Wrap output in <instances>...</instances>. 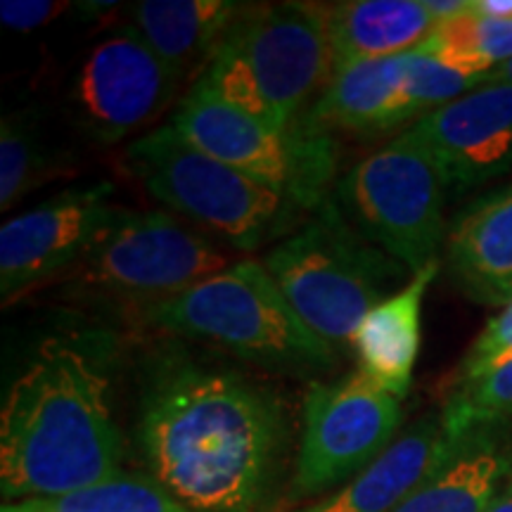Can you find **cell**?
<instances>
[{"mask_svg": "<svg viewBox=\"0 0 512 512\" xmlns=\"http://www.w3.org/2000/svg\"><path fill=\"white\" fill-rule=\"evenodd\" d=\"M17 512H192L155 479L121 475L57 498L8 503Z\"/></svg>", "mask_w": 512, "mask_h": 512, "instance_id": "44dd1931", "label": "cell"}, {"mask_svg": "<svg viewBox=\"0 0 512 512\" xmlns=\"http://www.w3.org/2000/svg\"><path fill=\"white\" fill-rule=\"evenodd\" d=\"M226 268L221 249L164 211L119 209L69 275L81 297L145 311Z\"/></svg>", "mask_w": 512, "mask_h": 512, "instance_id": "ba28073f", "label": "cell"}, {"mask_svg": "<svg viewBox=\"0 0 512 512\" xmlns=\"http://www.w3.org/2000/svg\"><path fill=\"white\" fill-rule=\"evenodd\" d=\"M484 83H510V86H512V60L501 64V67H496L494 72L486 76ZM484 83H482V86H484Z\"/></svg>", "mask_w": 512, "mask_h": 512, "instance_id": "83f0119b", "label": "cell"}, {"mask_svg": "<svg viewBox=\"0 0 512 512\" xmlns=\"http://www.w3.org/2000/svg\"><path fill=\"white\" fill-rule=\"evenodd\" d=\"M486 512H512V482H508V486L498 494V498Z\"/></svg>", "mask_w": 512, "mask_h": 512, "instance_id": "4316f807", "label": "cell"}, {"mask_svg": "<svg viewBox=\"0 0 512 512\" xmlns=\"http://www.w3.org/2000/svg\"><path fill=\"white\" fill-rule=\"evenodd\" d=\"M169 124L197 150L280 192L297 209L316 211L328 200L335 138L306 114L278 131L195 83Z\"/></svg>", "mask_w": 512, "mask_h": 512, "instance_id": "8992f818", "label": "cell"}, {"mask_svg": "<svg viewBox=\"0 0 512 512\" xmlns=\"http://www.w3.org/2000/svg\"><path fill=\"white\" fill-rule=\"evenodd\" d=\"M475 427L394 512H486L508 486L512 460L494 434Z\"/></svg>", "mask_w": 512, "mask_h": 512, "instance_id": "ac0fdd59", "label": "cell"}, {"mask_svg": "<svg viewBox=\"0 0 512 512\" xmlns=\"http://www.w3.org/2000/svg\"><path fill=\"white\" fill-rule=\"evenodd\" d=\"M240 10L228 0H143L133 8V29L181 81L214 57Z\"/></svg>", "mask_w": 512, "mask_h": 512, "instance_id": "ffe728a7", "label": "cell"}, {"mask_svg": "<svg viewBox=\"0 0 512 512\" xmlns=\"http://www.w3.org/2000/svg\"><path fill=\"white\" fill-rule=\"evenodd\" d=\"M62 10L64 3H48V0H3L0 19L5 27L15 31H31L50 22Z\"/></svg>", "mask_w": 512, "mask_h": 512, "instance_id": "484cf974", "label": "cell"}, {"mask_svg": "<svg viewBox=\"0 0 512 512\" xmlns=\"http://www.w3.org/2000/svg\"><path fill=\"white\" fill-rule=\"evenodd\" d=\"M138 437L155 482L185 508L256 512L283 451V406L249 377L169 349L147 368Z\"/></svg>", "mask_w": 512, "mask_h": 512, "instance_id": "6da1fadb", "label": "cell"}, {"mask_svg": "<svg viewBox=\"0 0 512 512\" xmlns=\"http://www.w3.org/2000/svg\"><path fill=\"white\" fill-rule=\"evenodd\" d=\"M460 437L448 432L441 415H425L366 470L299 512H394L451 456Z\"/></svg>", "mask_w": 512, "mask_h": 512, "instance_id": "5bb4252c", "label": "cell"}, {"mask_svg": "<svg viewBox=\"0 0 512 512\" xmlns=\"http://www.w3.org/2000/svg\"><path fill=\"white\" fill-rule=\"evenodd\" d=\"M451 195L512 169V86L484 83L411 126Z\"/></svg>", "mask_w": 512, "mask_h": 512, "instance_id": "4fadbf2b", "label": "cell"}, {"mask_svg": "<svg viewBox=\"0 0 512 512\" xmlns=\"http://www.w3.org/2000/svg\"><path fill=\"white\" fill-rule=\"evenodd\" d=\"M176 74L136 29L100 41L74 79L79 124L102 145H114L155 121L176 91Z\"/></svg>", "mask_w": 512, "mask_h": 512, "instance_id": "7c38bea8", "label": "cell"}, {"mask_svg": "<svg viewBox=\"0 0 512 512\" xmlns=\"http://www.w3.org/2000/svg\"><path fill=\"white\" fill-rule=\"evenodd\" d=\"M325 131L380 136L401 126L403 110V55L356 62L339 69L306 112Z\"/></svg>", "mask_w": 512, "mask_h": 512, "instance_id": "d6986e66", "label": "cell"}, {"mask_svg": "<svg viewBox=\"0 0 512 512\" xmlns=\"http://www.w3.org/2000/svg\"><path fill=\"white\" fill-rule=\"evenodd\" d=\"M126 166L152 197L242 252L278 235L297 211L280 192L197 150L171 124L128 145Z\"/></svg>", "mask_w": 512, "mask_h": 512, "instance_id": "5b68a950", "label": "cell"}, {"mask_svg": "<svg viewBox=\"0 0 512 512\" xmlns=\"http://www.w3.org/2000/svg\"><path fill=\"white\" fill-rule=\"evenodd\" d=\"M448 432L465 434L475 427H498L512 420V358L477 380L453 387L444 413Z\"/></svg>", "mask_w": 512, "mask_h": 512, "instance_id": "603a6c76", "label": "cell"}, {"mask_svg": "<svg viewBox=\"0 0 512 512\" xmlns=\"http://www.w3.org/2000/svg\"><path fill=\"white\" fill-rule=\"evenodd\" d=\"M446 261L465 297L486 306L512 302V185L489 192L453 219Z\"/></svg>", "mask_w": 512, "mask_h": 512, "instance_id": "9a60e30c", "label": "cell"}, {"mask_svg": "<svg viewBox=\"0 0 512 512\" xmlns=\"http://www.w3.org/2000/svg\"><path fill=\"white\" fill-rule=\"evenodd\" d=\"M119 209L112 204V185L98 183L64 190L5 223L0 230L3 304L15 302L53 275L72 273Z\"/></svg>", "mask_w": 512, "mask_h": 512, "instance_id": "8fae6325", "label": "cell"}, {"mask_svg": "<svg viewBox=\"0 0 512 512\" xmlns=\"http://www.w3.org/2000/svg\"><path fill=\"white\" fill-rule=\"evenodd\" d=\"M152 328L204 339L275 373H328L339 354L299 318L264 264L240 261L140 311Z\"/></svg>", "mask_w": 512, "mask_h": 512, "instance_id": "3957f363", "label": "cell"}, {"mask_svg": "<svg viewBox=\"0 0 512 512\" xmlns=\"http://www.w3.org/2000/svg\"><path fill=\"white\" fill-rule=\"evenodd\" d=\"M512 358V302L503 306V313H498L496 318L489 320V325L482 330L472 347L467 349V354L453 375V387L458 384L472 382L477 377H482L494 370L501 363Z\"/></svg>", "mask_w": 512, "mask_h": 512, "instance_id": "d4e9b609", "label": "cell"}, {"mask_svg": "<svg viewBox=\"0 0 512 512\" xmlns=\"http://www.w3.org/2000/svg\"><path fill=\"white\" fill-rule=\"evenodd\" d=\"M401 418V401L361 370L313 384L304 403L294 491L318 496L347 484L394 444Z\"/></svg>", "mask_w": 512, "mask_h": 512, "instance_id": "30bf717a", "label": "cell"}, {"mask_svg": "<svg viewBox=\"0 0 512 512\" xmlns=\"http://www.w3.org/2000/svg\"><path fill=\"white\" fill-rule=\"evenodd\" d=\"M437 24L427 0H347L328 5L332 67L339 72L356 62L411 53L432 36Z\"/></svg>", "mask_w": 512, "mask_h": 512, "instance_id": "e0dca14e", "label": "cell"}, {"mask_svg": "<svg viewBox=\"0 0 512 512\" xmlns=\"http://www.w3.org/2000/svg\"><path fill=\"white\" fill-rule=\"evenodd\" d=\"M219 48L240 62L287 124L304 117L306 102L332 79L328 5L266 3L242 8Z\"/></svg>", "mask_w": 512, "mask_h": 512, "instance_id": "9c48e42d", "label": "cell"}, {"mask_svg": "<svg viewBox=\"0 0 512 512\" xmlns=\"http://www.w3.org/2000/svg\"><path fill=\"white\" fill-rule=\"evenodd\" d=\"M299 318L337 354L351 349L363 318L392 297L408 268L363 238L328 197L311 221L261 261Z\"/></svg>", "mask_w": 512, "mask_h": 512, "instance_id": "277c9868", "label": "cell"}, {"mask_svg": "<svg viewBox=\"0 0 512 512\" xmlns=\"http://www.w3.org/2000/svg\"><path fill=\"white\" fill-rule=\"evenodd\" d=\"M337 204L358 233L408 271L437 261L446 240V190L437 166L408 128L337 181Z\"/></svg>", "mask_w": 512, "mask_h": 512, "instance_id": "52a82bcc", "label": "cell"}, {"mask_svg": "<svg viewBox=\"0 0 512 512\" xmlns=\"http://www.w3.org/2000/svg\"><path fill=\"white\" fill-rule=\"evenodd\" d=\"M479 86L482 81L475 76L448 67L422 46L403 55V110L408 121L425 117Z\"/></svg>", "mask_w": 512, "mask_h": 512, "instance_id": "cb8c5ba5", "label": "cell"}, {"mask_svg": "<svg viewBox=\"0 0 512 512\" xmlns=\"http://www.w3.org/2000/svg\"><path fill=\"white\" fill-rule=\"evenodd\" d=\"M439 273V261L413 273L411 283L387 297L358 325L351 351L358 370L396 399L411 389L415 361L420 354V320L427 287Z\"/></svg>", "mask_w": 512, "mask_h": 512, "instance_id": "2e32d148", "label": "cell"}, {"mask_svg": "<svg viewBox=\"0 0 512 512\" xmlns=\"http://www.w3.org/2000/svg\"><path fill=\"white\" fill-rule=\"evenodd\" d=\"M48 164L31 114H8L0 124V209L15 207L41 183Z\"/></svg>", "mask_w": 512, "mask_h": 512, "instance_id": "7402d4cb", "label": "cell"}, {"mask_svg": "<svg viewBox=\"0 0 512 512\" xmlns=\"http://www.w3.org/2000/svg\"><path fill=\"white\" fill-rule=\"evenodd\" d=\"M110 337L67 332L36 349L0 413L5 505L57 498L121 475Z\"/></svg>", "mask_w": 512, "mask_h": 512, "instance_id": "7a4b0ae2", "label": "cell"}]
</instances>
